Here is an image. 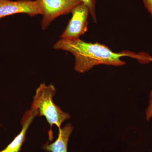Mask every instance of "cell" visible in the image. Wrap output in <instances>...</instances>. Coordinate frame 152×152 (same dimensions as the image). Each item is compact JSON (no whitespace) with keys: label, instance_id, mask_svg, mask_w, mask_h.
<instances>
[{"label":"cell","instance_id":"obj_10","mask_svg":"<svg viewBox=\"0 0 152 152\" xmlns=\"http://www.w3.org/2000/svg\"><path fill=\"white\" fill-rule=\"evenodd\" d=\"M144 6L152 17V0H143Z\"/></svg>","mask_w":152,"mask_h":152},{"label":"cell","instance_id":"obj_7","mask_svg":"<svg viewBox=\"0 0 152 152\" xmlns=\"http://www.w3.org/2000/svg\"><path fill=\"white\" fill-rule=\"evenodd\" d=\"M74 129L72 124H67L59 129L58 137L52 143H46L42 148L46 152H68V144L71 134Z\"/></svg>","mask_w":152,"mask_h":152},{"label":"cell","instance_id":"obj_6","mask_svg":"<svg viewBox=\"0 0 152 152\" xmlns=\"http://www.w3.org/2000/svg\"><path fill=\"white\" fill-rule=\"evenodd\" d=\"M38 110L31 108L26 111L23 118L21 124L22 128L21 131L4 149L0 151V152H20L23 144L26 140L27 132L30 125L32 123L36 117L39 115Z\"/></svg>","mask_w":152,"mask_h":152},{"label":"cell","instance_id":"obj_9","mask_svg":"<svg viewBox=\"0 0 152 152\" xmlns=\"http://www.w3.org/2000/svg\"><path fill=\"white\" fill-rule=\"evenodd\" d=\"M146 119L148 121L152 118V91L150 93L149 104L145 111Z\"/></svg>","mask_w":152,"mask_h":152},{"label":"cell","instance_id":"obj_1","mask_svg":"<svg viewBox=\"0 0 152 152\" xmlns=\"http://www.w3.org/2000/svg\"><path fill=\"white\" fill-rule=\"evenodd\" d=\"M53 48L72 54L75 59L74 69L80 73L86 72L99 65L115 66L124 65L126 63L121 59L124 56L136 59L142 64L152 62V56L145 53H137L127 51L115 53L105 45L87 42L80 39H61L54 44Z\"/></svg>","mask_w":152,"mask_h":152},{"label":"cell","instance_id":"obj_8","mask_svg":"<svg viewBox=\"0 0 152 152\" xmlns=\"http://www.w3.org/2000/svg\"><path fill=\"white\" fill-rule=\"evenodd\" d=\"M82 3L87 6L91 16L93 20L95 23H97L96 15V0H81Z\"/></svg>","mask_w":152,"mask_h":152},{"label":"cell","instance_id":"obj_3","mask_svg":"<svg viewBox=\"0 0 152 152\" xmlns=\"http://www.w3.org/2000/svg\"><path fill=\"white\" fill-rule=\"evenodd\" d=\"M39 1L43 16L41 26L44 31L55 19L72 12L76 6L82 3L81 0H39Z\"/></svg>","mask_w":152,"mask_h":152},{"label":"cell","instance_id":"obj_4","mask_svg":"<svg viewBox=\"0 0 152 152\" xmlns=\"http://www.w3.org/2000/svg\"><path fill=\"white\" fill-rule=\"evenodd\" d=\"M72 17L64 32L61 39H76L84 34L88 30V17L89 11L87 6L82 3L76 6L72 12Z\"/></svg>","mask_w":152,"mask_h":152},{"label":"cell","instance_id":"obj_2","mask_svg":"<svg viewBox=\"0 0 152 152\" xmlns=\"http://www.w3.org/2000/svg\"><path fill=\"white\" fill-rule=\"evenodd\" d=\"M56 91L55 86L52 84H41L36 91L31 107V108L38 110L39 116H44L50 125L48 134L51 141L53 139V125H56L59 129L61 128L62 124L70 118L69 114L63 111L54 102L53 99Z\"/></svg>","mask_w":152,"mask_h":152},{"label":"cell","instance_id":"obj_5","mask_svg":"<svg viewBox=\"0 0 152 152\" xmlns=\"http://www.w3.org/2000/svg\"><path fill=\"white\" fill-rule=\"evenodd\" d=\"M18 14H25L30 17L42 15L39 0H0V20Z\"/></svg>","mask_w":152,"mask_h":152}]
</instances>
